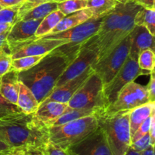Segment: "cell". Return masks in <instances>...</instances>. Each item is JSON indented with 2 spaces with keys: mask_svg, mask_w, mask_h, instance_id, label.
<instances>
[{
  "mask_svg": "<svg viewBox=\"0 0 155 155\" xmlns=\"http://www.w3.org/2000/svg\"><path fill=\"white\" fill-rule=\"evenodd\" d=\"M155 110L154 103H146L130 110V128L131 138L136 132L139 126L151 116V113Z\"/></svg>",
  "mask_w": 155,
  "mask_h": 155,
  "instance_id": "44dd1931",
  "label": "cell"
},
{
  "mask_svg": "<svg viewBox=\"0 0 155 155\" xmlns=\"http://www.w3.org/2000/svg\"><path fill=\"white\" fill-rule=\"evenodd\" d=\"M98 60V48L97 36L94 35L82 44L75 59L68 65L61 76L55 88L77 77L86 69L93 67Z\"/></svg>",
  "mask_w": 155,
  "mask_h": 155,
  "instance_id": "52a82bcc",
  "label": "cell"
},
{
  "mask_svg": "<svg viewBox=\"0 0 155 155\" xmlns=\"http://www.w3.org/2000/svg\"><path fill=\"white\" fill-rule=\"evenodd\" d=\"M142 6L131 0L119 3L102 18L95 35L98 48V60L108 55L130 33L134 27V18Z\"/></svg>",
  "mask_w": 155,
  "mask_h": 155,
  "instance_id": "3957f363",
  "label": "cell"
},
{
  "mask_svg": "<svg viewBox=\"0 0 155 155\" xmlns=\"http://www.w3.org/2000/svg\"><path fill=\"white\" fill-rule=\"evenodd\" d=\"M68 105L69 108L74 109H94L99 112L106 111L108 103L100 78L95 72L92 73L74 94Z\"/></svg>",
  "mask_w": 155,
  "mask_h": 155,
  "instance_id": "8992f818",
  "label": "cell"
},
{
  "mask_svg": "<svg viewBox=\"0 0 155 155\" xmlns=\"http://www.w3.org/2000/svg\"><path fill=\"white\" fill-rule=\"evenodd\" d=\"M100 113L99 112L94 109H74V108H69L66 109L64 112L61 116L54 119L48 126H55L59 125H63L68 122L73 121V120L83 118V117L89 116V115H96L97 114Z\"/></svg>",
  "mask_w": 155,
  "mask_h": 155,
  "instance_id": "7402d4cb",
  "label": "cell"
},
{
  "mask_svg": "<svg viewBox=\"0 0 155 155\" xmlns=\"http://www.w3.org/2000/svg\"><path fill=\"white\" fill-rule=\"evenodd\" d=\"M117 2H119L120 3H126L129 1H131V0H117Z\"/></svg>",
  "mask_w": 155,
  "mask_h": 155,
  "instance_id": "7dc6e473",
  "label": "cell"
},
{
  "mask_svg": "<svg viewBox=\"0 0 155 155\" xmlns=\"http://www.w3.org/2000/svg\"><path fill=\"white\" fill-rule=\"evenodd\" d=\"M42 19L16 21L9 30L7 35L8 43H18L38 38L35 36L38 26Z\"/></svg>",
  "mask_w": 155,
  "mask_h": 155,
  "instance_id": "2e32d148",
  "label": "cell"
},
{
  "mask_svg": "<svg viewBox=\"0 0 155 155\" xmlns=\"http://www.w3.org/2000/svg\"><path fill=\"white\" fill-rule=\"evenodd\" d=\"M148 135H150V138L151 139V142L152 144H155V110H154L151 113V126H150L149 132H148Z\"/></svg>",
  "mask_w": 155,
  "mask_h": 155,
  "instance_id": "60d3db41",
  "label": "cell"
},
{
  "mask_svg": "<svg viewBox=\"0 0 155 155\" xmlns=\"http://www.w3.org/2000/svg\"><path fill=\"white\" fill-rule=\"evenodd\" d=\"M12 56L8 53L0 54V78L12 69Z\"/></svg>",
  "mask_w": 155,
  "mask_h": 155,
  "instance_id": "d590c367",
  "label": "cell"
},
{
  "mask_svg": "<svg viewBox=\"0 0 155 155\" xmlns=\"http://www.w3.org/2000/svg\"><path fill=\"white\" fill-rule=\"evenodd\" d=\"M119 3L117 0H87L86 8L92 12V18H103Z\"/></svg>",
  "mask_w": 155,
  "mask_h": 155,
  "instance_id": "cb8c5ba5",
  "label": "cell"
},
{
  "mask_svg": "<svg viewBox=\"0 0 155 155\" xmlns=\"http://www.w3.org/2000/svg\"><path fill=\"white\" fill-rule=\"evenodd\" d=\"M142 8L155 9V0H133Z\"/></svg>",
  "mask_w": 155,
  "mask_h": 155,
  "instance_id": "b9f144b4",
  "label": "cell"
},
{
  "mask_svg": "<svg viewBox=\"0 0 155 155\" xmlns=\"http://www.w3.org/2000/svg\"><path fill=\"white\" fill-rule=\"evenodd\" d=\"M92 17V12L87 8L85 9H83V10L74 12V13L70 14V15H66L57 24V26L51 30V32L50 33H59V32L69 30V29L73 28V27H76V26L83 24L85 21L90 19Z\"/></svg>",
  "mask_w": 155,
  "mask_h": 155,
  "instance_id": "d6986e66",
  "label": "cell"
},
{
  "mask_svg": "<svg viewBox=\"0 0 155 155\" xmlns=\"http://www.w3.org/2000/svg\"><path fill=\"white\" fill-rule=\"evenodd\" d=\"M94 73L93 68H88L83 73L77 77L65 82L63 84L57 87L52 91L50 95L40 104L47 103L49 101H56L59 103H68L69 100L72 98L79 88L84 84V82L90 77L91 74Z\"/></svg>",
  "mask_w": 155,
  "mask_h": 155,
  "instance_id": "5bb4252c",
  "label": "cell"
},
{
  "mask_svg": "<svg viewBox=\"0 0 155 155\" xmlns=\"http://www.w3.org/2000/svg\"><path fill=\"white\" fill-rule=\"evenodd\" d=\"M102 18H91L83 24L59 33H49L40 38L62 40L69 43H83L95 35L101 25Z\"/></svg>",
  "mask_w": 155,
  "mask_h": 155,
  "instance_id": "7c38bea8",
  "label": "cell"
},
{
  "mask_svg": "<svg viewBox=\"0 0 155 155\" xmlns=\"http://www.w3.org/2000/svg\"><path fill=\"white\" fill-rule=\"evenodd\" d=\"M71 155H113L102 130L98 129L68 148Z\"/></svg>",
  "mask_w": 155,
  "mask_h": 155,
  "instance_id": "4fadbf2b",
  "label": "cell"
},
{
  "mask_svg": "<svg viewBox=\"0 0 155 155\" xmlns=\"http://www.w3.org/2000/svg\"><path fill=\"white\" fill-rule=\"evenodd\" d=\"M129 57L137 60L142 51L151 50L154 51V36L143 26L135 25L130 34Z\"/></svg>",
  "mask_w": 155,
  "mask_h": 155,
  "instance_id": "9a60e30c",
  "label": "cell"
},
{
  "mask_svg": "<svg viewBox=\"0 0 155 155\" xmlns=\"http://www.w3.org/2000/svg\"><path fill=\"white\" fill-rule=\"evenodd\" d=\"M5 155H6V154H5Z\"/></svg>",
  "mask_w": 155,
  "mask_h": 155,
  "instance_id": "816d5d0a",
  "label": "cell"
},
{
  "mask_svg": "<svg viewBox=\"0 0 155 155\" xmlns=\"http://www.w3.org/2000/svg\"><path fill=\"white\" fill-rule=\"evenodd\" d=\"M83 43H65L45 55L32 68L18 72V79L40 104L55 88L58 81L75 59Z\"/></svg>",
  "mask_w": 155,
  "mask_h": 155,
  "instance_id": "6da1fadb",
  "label": "cell"
},
{
  "mask_svg": "<svg viewBox=\"0 0 155 155\" xmlns=\"http://www.w3.org/2000/svg\"><path fill=\"white\" fill-rule=\"evenodd\" d=\"M48 128L35 112L0 116V141L11 149L22 146L43 147L48 141Z\"/></svg>",
  "mask_w": 155,
  "mask_h": 155,
  "instance_id": "7a4b0ae2",
  "label": "cell"
},
{
  "mask_svg": "<svg viewBox=\"0 0 155 155\" xmlns=\"http://www.w3.org/2000/svg\"><path fill=\"white\" fill-rule=\"evenodd\" d=\"M64 1H67V0H53V2H64Z\"/></svg>",
  "mask_w": 155,
  "mask_h": 155,
  "instance_id": "c3c4849f",
  "label": "cell"
},
{
  "mask_svg": "<svg viewBox=\"0 0 155 155\" xmlns=\"http://www.w3.org/2000/svg\"><path fill=\"white\" fill-rule=\"evenodd\" d=\"M148 91L149 100L151 103H155V75L154 71H152L150 74V80L146 86Z\"/></svg>",
  "mask_w": 155,
  "mask_h": 155,
  "instance_id": "74e56055",
  "label": "cell"
},
{
  "mask_svg": "<svg viewBox=\"0 0 155 155\" xmlns=\"http://www.w3.org/2000/svg\"><path fill=\"white\" fill-rule=\"evenodd\" d=\"M124 155H141V153H139V152L138 151H136V150H133V148L130 147L128 151H127Z\"/></svg>",
  "mask_w": 155,
  "mask_h": 155,
  "instance_id": "bcb514c9",
  "label": "cell"
},
{
  "mask_svg": "<svg viewBox=\"0 0 155 155\" xmlns=\"http://www.w3.org/2000/svg\"><path fill=\"white\" fill-rule=\"evenodd\" d=\"M148 103L150 100L146 86L133 81L121 89L116 100L107 107L106 112L130 110Z\"/></svg>",
  "mask_w": 155,
  "mask_h": 155,
  "instance_id": "30bf717a",
  "label": "cell"
},
{
  "mask_svg": "<svg viewBox=\"0 0 155 155\" xmlns=\"http://www.w3.org/2000/svg\"><path fill=\"white\" fill-rule=\"evenodd\" d=\"M20 5L5 8V9L1 8L0 9V24H15L18 20V13Z\"/></svg>",
  "mask_w": 155,
  "mask_h": 155,
  "instance_id": "f546056e",
  "label": "cell"
},
{
  "mask_svg": "<svg viewBox=\"0 0 155 155\" xmlns=\"http://www.w3.org/2000/svg\"><path fill=\"white\" fill-rule=\"evenodd\" d=\"M43 147L22 146L12 148L6 155H43Z\"/></svg>",
  "mask_w": 155,
  "mask_h": 155,
  "instance_id": "4dcf8cb0",
  "label": "cell"
},
{
  "mask_svg": "<svg viewBox=\"0 0 155 155\" xmlns=\"http://www.w3.org/2000/svg\"><path fill=\"white\" fill-rule=\"evenodd\" d=\"M17 106L24 113H34L39 106V102L30 88L20 81Z\"/></svg>",
  "mask_w": 155,
  "mask_h": 155,
  "instance_id": "ffe728a7",
  "label": "cell"
},
{
  "mask_svg": "<svg viewBox=\"0 0 155 155\" xmlns=\"http://www.w3.org/2000/svg\"><path fill=\"white\" fill-rule=\"evenodd\" d=\"M141 155H154V145H151L145 150L141 152Z\"/></svg>",
  "mask_w": 155,
  "mask_h": 155,
  "instance_id": "ee69618b",
  "label": "cell"
},
{
  "mask_svg": "<svg viewBox=\"0 0 155 155\" xmlns=\"http://www.w3.org/2000/svg\"><path fill=\"white\" fill-rule=\"evenodd\" d=\"M144 71L139 68L137 60L128 56L125 63L113 79L108 84L104 85V96L107 99L108 106L116 100L120 91L125 85L134 81L139 76L148 74Z\"/></svg>",
  "mask_w": 155,
  "mask_h": 155,
  "instance_id": "9c48e42d",
  "label": "cell"
},
{
  "mask_svg": "<svg viewBox=\"0 0 155 155\" xmlns=\"http://www.w3.org/2000/svg\"><path fill=\"white\" fill-rule=\"evenodd\" d=\"M45 55L41 56H24V57L12 59V69L20 72L24 70L29 69L32 68L33 65L39 62Z\"/></svg>",
  "mask_w": 155,
  "mask_h": 155,
  "instance_id": "4316f807",
  "label": "cell"
},
{
  "mask_svg": "<svg viewBox=\"0 0 155 155\" xmlns=\"http://www.w3.org/2000/svg\"><path fill=\"white\" fill-rule=\"evenodd\" d=\"M151 116L148 117L140 126H139V129L136 130V132H135L134 135L132 136L131 138V142H134V141H137L138 139H139L140 138H142V136L145 135L146 134L148 133L150 129V126H151Z\"/></svg>",
  "mask_w": 155,
  "mask_h": 155,
  "instance_id": "8d00e7d4",
  "label": "cell"
},
{
  "mask_svg": "<svg viewBox=\"0 0 155 155\" xmlns=\"http://www.w3.org/2000/svg\"><path fill=\"white\" fill-rule=\"evenodd\" d=\"M98 127L96 115H89L48 128V141L68 149L86 138Z\"/></svg>",
  "mask_w": 155,
  "mask_h": 155,
  "instance_id": "5b68a950",
  "label": "cell"
},
{
  "mask_svg": "<svg viewBox=\"0 0 155 155\" xmlns=\"http://www.w3.org/2000/svg\"><path fill=\"white\" fill-rule=\"evenodd\" d=\"M134 24L137 26H143L154 36L155 9L142 8L135 16Z\"/></svg>",
  "mask_w": 155,
  "mask_h": 155,
  "instance_id": "484cf974",
  "label": "cell"
},
{
  "mask_svg": "<svg viewBox=\"0 0 155 155\" xmlns=\"http://www.w3.org/2000/svg\"><path fill=\"white\" fill-rule=\"evenodd\" d=\"M151 145H154V144H152L150 135L148 133L144 135V136H142V138H139V139H138L137 141L132 143L130 147L136 150V151L141 153V152L145 150V149H147Z\"/></svg>",
  "mask_w": 155,
  "mask_h": 155,
  "instance_id": "e575fe53",
  "label": "cell"
},
{
  "mask_svg": "<svg viewBox=\"0 0 155 155\" xmlns=\"http://www.w3.org/2000/svg\"><path fill=\"white\" fill-rule=\"evenodd\" d=\"M48 2H53V0H24V2L20 5L19 9H18L17 21H19L20 18L30 9L41 4H43V3Z\"/></svg>",
  "mask_w": 155,
  "mask_h": 155,
  "instance_id": "1f68e13d",
  "label": "cell"
},
{
  "mask_svg": "<svg viewBox=\"0 0 155 155\" xmlns=\"http://www.w3.org/2000/svg\"><path fill=\"white\" fill-rule=\"evenodd\" d=\"M130 45V35H128L108 55L93 65L94 72L100 78L103 85L108 84L122 68L129 56Z\"/></svg>",
  "mask_w": 155,
  "mask_h": 155,
  "instance_id": "ba28073f",
  "label": "cell"
},
{
  "mask_svg": "<svg viewBox=\"0 0 155 155\" xmlns=\"http://www.w3.org/2000/svg\"><path fill=\"white\" fill-rule=\"evenodd\" d=\"M12 25V24H0V35L10 30Z\"/></svg>",
  "mask_w": 155,
  "mask_h": 155,
  "instance_id": "f6af8a7d",
  "label": "cell"
},
{
  "mask_svg": "<svg viewBox=\"0 0 155 155\" xmlns=\"http://www.w3.org/2000/svg\"><path fill=\"white\" fill-rule=\"evenodd\" d=\"M18 112H21V110L18 108V106L9 103L0 94V116L18 113Z\"/></svg>",
  "mask_w": 155,
  "mask_h": 155,
  "instance_id": "d6a6232c",
  "label": "cell"
},
{
  "mask_svg": "<svg viewBox=\"0 0 155 155\" xmlns=\"http://www.w3.org/2000/svg\"><path fill=\"white\" fill-rule=\"evenodd\" d=\"M11 148L5 144L3 141H0V154H7L9 151H10Z\"/></svg>",
  "mask_w": 155,
  "mask_h": 155,
  "instance_id": "7bdbcfd3",
  "label": "cell"
},
{
  "mask_svg": "<svg viewBox=\"0 0 155 155\" xmlns=\"http://www.w3.org/2000/svg\"><path fill=\"white\" fill-rule=\"evenodd\" d=\"M65 16L66 15H64L59 10H56L50 13L42 20L35 33V36L38 38H40L50 33Z\"/></svg>",
  "mask_w": 155,
  "mask_h": 155,
  "instance_id": "603a6c76",
  "label": "cell"
},
{
  "mask_svg": "<svg viewBox=\"0 0 155 155\" xmlns=\"http://www.w3.org/2000/svg\"><path fill=\"white\" fill-rule=\"evenodd\" d=\"M98 127L102 130L113 155H124L131 146L130 110L96 115Z\"/></svg>",
  "mask_w": 155,
  "mask_h": 155,
  "instance_id": "277c9868",
  "label": "cell"
},
{
  "mask_svg": "<svg viewBox=\"0 0 155 155\" xmlns=\"http://www.w3.org/2000/svg\"><path fill=\"white\" fill-rule=\"evenodd\" d=\"M43 155H71L68 149L56 145L51 141H48L42 147Z\"/></svg>",
  "mask_w": 155,
  "mask_h": 155,
  "instance_id": "836d02e7",
  "label": "cell"
},
{
  "mask_svg": "<svg viewBox=\"0 0 155 155\" xmlns=\"http://www.w3.org/2000/svg\"><path fill=\"white\" fill-rule=\"evenodd\" d=\"M24 0H0V7L5 9L20 5L24 2Z\"/></svg>",
  "mask_w": 155,
  "mask_h": 155,
  "instance_id": "ab89813d",
  "label": "cell"
},
{
  "mask_svg": "<svg viewBox=\"0 0 155 155\" xmlns=\"http://www.w3.org/2000/svg\"><path fill=\"white\" fill-rule=\"evenodd\" d=\"M68 108V103L49 101L39 105L37 110L35 112V115L39 120L46 123L48 126L50 122L61 116Z\"/></svg>",
  "mask_w": 155,
  "mask_h": 155,
  "instance_id": "ac0fdd59",
  "label": "cell"
},
{
  "mask_svg": "<svg viewBox=\"0 0 155 155\" xmlns=\"http://www.w3.org/2000/svg\"><path fill=\"white\" fill-rule=\"evenodd\" d=\"M139 68L151 73L154 71V51L146 50L142 51L137 59Z\"/></svg>",
  "mask_w": 155,
  "mask_h": 155,
  "instance_id": "f1b7e54d",
  "label": "cell"
},
{
  "mask_svg": "<svg viewBox=\"0 0 155 155\" xmlns=\"http://www.w3.org/2000/svg\"><path fill=\"white\" fill-rule=\"evenodd\" d=\"M18 91V72L11 69L8 72L0 78V94L9 103L17 105Z\"/></svg>",
  "mask_w": 155,
  "mask_h": 155,
  "instance_id": "e0dca14e",
  "label": "cell"
},
{
  "mask_svg": "<svg viewBox=\"0 0 155 155\" xmlns=\"http://www.w3.org/2000/svg\"><path fill=\"white\" fill-rule=\"evenodd\" d=\"M9 30L2 33L0 35V54L2 53H8L12 55L10 48H9L8 43L7 41V35Z\"/></svg>",
  "mask_w": 155,
  "mask_h": 155,
  "instance_id": "f35d334b",
  "label": "cell"
},
{
  "mask_svg": "<svg viewBox=\"0 0 155 155\" xmlns=\"http://www.w3.org/2000/svg\"><path fill=\"white\" fill-rule=\"evenodd\" d=\"M87 0H67L58 3V10L64 15L86 9Z\"/></svg>",
  "mask_w": 155,
  "mask_h": 155,
  "instance_id": "83f0119b",
  "label": "cell"
},
{
  "mask_svg": "<svg viewBox=\"0 0 155 155\" xmlns=\"http://www.w3.org/2000/svg\"><path fill=\"white\" fill-rule=\"evenodd\" d=\"M68 43L62 40L34 38L25 42L8 43L12 59L24 56L46 55L57 47Z\"/></svg>",
  "mask_w": 155,
  "mask_h": 155,
  "instance_id": "8fae6325",
  "label": "cell"
},
{
  "mask_svg": "<svg viewBox=\"0 0 155 155\" xmlns=\"http://www.w3.org/2000/svg\"><path fill=\"white\" fill-rule=\"evenodd\" d=\"M0 9H1V7H0Z\"/></svg>",
  "mask_w": 155,
  "mask_h": 155,
  "instance_id": "f907efd6",
  "label": "cell"
},
{
  "mask_svg": "<svg viewBox=\"0 0 155 155\" xmlns=\"http://www.w3.org/2000/svg\"><path fill=\"white\" fill-rule=\"evenodd\" d=\"M56 10H58V2H48L43 3V4H41L30 9V11L26 12L20 18V20L27 21V20L43 19L45 17Z\"/></svg>",
  "mask_w": 155,
  "mask_h": 155,
  "instance_id": "d4e9b609",
  "label": "cell"
},
{
  "mask_svg": "<svg viewBox=\"0 0 155 155\" xmlns=\"http://www.w3.org/2000/svg\"><path fill=\"white\" fill-rule=\"evenodd\" d=\"M0 155H5V154H0Z\"/></svg>",
  "mask_w": 155,
  "mask_h": 155,
  "instance_id": "681fc988",
  "label": "cell"
}]
</instances>
